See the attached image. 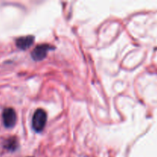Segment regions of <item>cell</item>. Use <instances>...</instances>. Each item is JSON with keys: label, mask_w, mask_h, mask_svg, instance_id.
I'll return each mask as SVG.
<instances>
[{"label": "cell", "mask_w": 157, "mask_h": 157, "mask_svg": "<svg viewBox=\"0 0 157 157\" xmlns=\"http://www.w3.org/2000/svg\"><path fill=\"white\" fill-rule=\"evenodd\" d=\"M34 40H35V38L33 35H26V36H22L17 38L15 43L18 48L21 49V50H26L32 46L34 42Z\"/></svg>", "instance_id": "cell-4"}, {"label": "cell", "mask_w": 157, "mask_h": 157, "mask_svg": "<svg viewBox=\"0 0 157 157\" xmlns=\"http://www.w3.org/2000/svg\"><path fill=\"white\" fill-rule=\"evenodd\" d=\"M53 46L48 44H38L32 52V57L35 61H41L47 56L48 52L50 50H53Z\"/></svg>", "instance_id": "cell-2"}, {"label": "cell", "mask_w": 157, "mask_h": 157, "mask_svg": "<svg viewBox=\"0 0 157 157\" xmlns=\"http://www.w3.org/2000/svg\"><path fill=\"white\" fill-rule=\"evenodd\" d=\"M29 157H31V156H29Z\"/></svg>", "instance_id": "cell-6"}, {"label": "cell", "mask_w": 157, "mask_h": 157, "mask_svg": "<svg viewBox=\"0 0 157 157\" xmlns=\"http://www.w3.org/2000/svg\"><path fill=\"white\" fill-rule=\"evenodd\" d=\"M47 122V113L42 109H38L32 117V127L36 132L42 131Z\"/></svg>", "instance_id": "cell-1"}, {"label": "cell", "mask_w": 157, "mask_h": 157, "mask_svg": "<svg viewBox=\"0 0 157 157\" xmlns=\"http://www.w3.org/2000/svg\"><path fill=\"white\" fill-rule=\"evenodd\" d=\"M6 148L9 149V150H15V149L17 148V142L14 138L12 139H10L9 140H8L7 145H6Z\"/></svg>", "instance_id": "cell-5"}, {"label": "cell", "mask_w": 157, "mask_h": 157, "mask_svg": "<svg viewBox=\"0 0 157 157\" xmlns=\"http://www.w3.org/2000/svg\"><path fill=\"white\" fill-rule=\"evenodd\" d=\"M2 121L6 128H12L17 121L16 113L12 108H6L2 113Z\"/></svg>", "instance_id": "cell-3"}]
</instances>
